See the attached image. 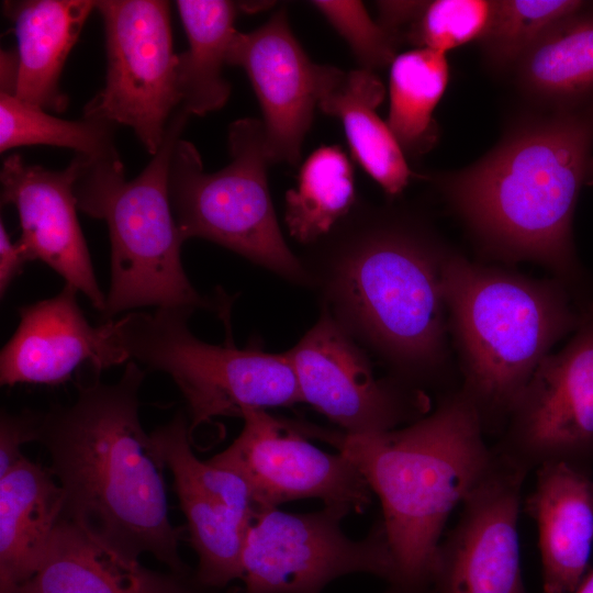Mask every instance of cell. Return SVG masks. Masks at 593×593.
<instances>
[{"label":"cell","instance_id":"cell-8","mask_svg":"<svg viewBox=\"0 0 593 593\" xmlns=\"http://www.w3.org/2000/svg\"><path fill=\"white\" fill-rule=\"evenodd\" d=\"M231 161L204 171L189 141L176 143L169 170V198L181 237L209 239L277 273L303 281V266L279 227L267 180L264 125L235 121L228 131Z\"/></svg>","mask_w":593,"mask_h":593},{"label":"cell","instance_id":"cell-31","mask_svg":"<svg viewBox=\"0 0 593 593\" xmlns=\"http://www.w3.org/2000/svg\"><path fill=\"white\" fill-rule=\"evenodd\" d=\"M329 24L348 43L360 69L374 72L392 64L396 41L367 12L361 1H311Z\"/></svg>","mask_w":593,"mask_h":593},{"label":"cell","instance_id":"cell-9","mask_svg":"<svg viewBox=\"0 0 593 593\" xmlns=\"http://www.w3.org/2000/svg\"><path fill=\"white\" fill-rule=\"evenodd\" d=\"M96 9L104 24L107 77L83 118L131 127L154 156L181 107L169 2L101 0Z\"/></svg>","mask_w":593,"mask_h":593},{"label":"cell","instance_id":"cell-34","mask_svg":"<svg viewBox=\"0 0 593 593\" xmlns=\"http://www.w3.org/2000/svg\"><path fill=\"white\" fill-rule=\"evenodd\" d=\"M19 57L16 51H1L0 93L14 96L18 82Z\"/></svg>","mask_w":593,"mask_h":593},{"label":"cell","instance_id":"cell-11","mask_svg":"<svg viewBox=\"0 0 593 593\" xmlns=\"http://www.w3.org/2000/svg\"><path fill=\"white\" fill-rule=\"evenodd\" d=\"M528 473L551 461L593 465V303L575 333L537 366L497 443Z\"/></svg>","mask_w":593,"mask_h":593},{"label":"cell","instance_id":"cell-23","mask_svg":"<svg viewBox=\"0 0 593 593\" xmlns=\"http://www.w3.org/2000/svg\"><path fill=\"white\" fill-rule=\"evenodd\" d=\"M384 86L374 72L318 65L317 107L337 118L353 157L389 195L400 194L412 171L388 124L377 113Z\"/></svg>","mask_w":593,"mask_h":593},{"label":"cell","instance_id":"cell-36","mask_svg":"<svg viewBox=\"0 0 593 593\" xmlns=\"http://www.w3.org/2000/svg\"><path fill=\"white\" fill-rule=\"evenodd\" d=\"M586 183H593V156L591 158L589 169H588Z\"/></svg>","mask_w":593,"mask_h":593},{"label":"cell","instance_id":"cell-3","mask_svg":"<svg viewBox=\"0 0 593 593\" xmlns=\"http://www.w3.org/2000/svg\"><path fill=\"white\" fill-rule=\"evenodd\" d=\"M346 456L381 503L379 521L393 561L385 593H434L445 525L491 466L475 406L457 389L403 428L354 435L300 423Z\"/></svg>","mask_w":593,"mask_h":593},{"label":"cell","instance_id":"cell-33","mask_svg":"<svg viewBox=\"0 0 593 593\" xmlns=\"http://www.w3.org/2000/svg\"><path fill=\"white\" fill-rule=\"evenodd\" d=\"M30 261L22 245L13 242L0 222V294L3 296L12 281L21 273L24 264Z\"/></svg>","mask_w":593,"mask_h":593},{"label":"cell","instance_id":"cell-6","mask_svg":"<svg viewBox=\"0 0 593 593\" xmlns=\"http://www.w3.org/2000/svg\"><path fill=\"white\" fill-rule=\"evenodd\" d=\"M189 113L172 114L159 150L134 179L121 159L88 160L75 183L77 208L107 223L111 246L105 320L143 306L214 309L198 293L181 260L183 238L169 198V170Z\"/></svg>","mask_w":593,"mask_h":593},{"label":"cell","instance_id":"cell-32","mask_svg":"<svg viewBox=\"0 0 593 593\" xmlns=\"http://www.w3.org/2000/svg\"><path fill=\"white\" fill-rule=\"evenodd\" d=\"M38 412L1 413L0 419V477L12 469L24 456L21 447L35 441Z\"/></svg>","mask_w":593,"mask_h":593},{"label":"cell","instance_id":"cell-14","mask_svg":"<svg viewBox=\"0 0 593 593\" xmlns=\"http://www.w3.org/2000/svg\"><path fill=\"white\" fill-rule=\"evenodd\" d=\"M187 521L189 541L198 556L195 577L220 590L242 578V552L258 511L247 482L235 471L202 461L191 448L188 415L178 412L150 433Z\"/></svg>","mask_w":593,"mask_h":593},{"label":"cell","instance_id":"cell-16","mask_svg":"<svg viewBox=\"0 0 593 593\" xmlns=\"http://www.w3.org/2000/svg\"><path fill=\"white\" fill-rule=\"evenodd\" d=\"M89 158L76 155L63 170L26 164L19 154L1 167V203L19 215L22 245L29 260H40L90 301L102 314L101 291L76 210L75 183Z\"/></svg>","mask_w":593,"mask_h":593},{"label":"cell","instance_id":"cell-17","mask_svg":"<svg viewBox=\"0 0 593 593\" xmlns=\"http://www.w3.org/2000/svg\"><path fill=\"white\" fill-rule=\"evenodd\" d=\"M226 63L243 68L254 88L270 163L296 165L317 107L318 65L293 35L286 10L254 31H237Z\"/></svg>","mask_w":593,"mask_h":593},{"label":"cell","instance_id":"cell-5","mask_svg":"<svg viewBox=\"0 0 593 593\" xmlns=\"http://www.w3.org/2000/svg\"><path fill=\"white\" fill-rule=\"evenodd\" d=\"M443 286L461 357L459 388L484 433L501 434L550 348L575 331L577 313L559 280H537L483 267L447 250Z\"/></svg>","mask_w":593,"mask_h":593},{"label":"cell","instance_id":"cell-25","mask_svg":"<svg viewBox=\"0 0 593 593\" xmlns=\"http://www.w3.org/2000/svg\"><path fill=\"white\" fill-rule=\"evenodd\" d=\"M176 7L188 41L177 64L181 108L202 116L222 109L231 94L222 69L239 7L227 0H178Z\"/></svg>","mask_w":593,"mask_h":593},{"label":"cell","instance_id":"cell-26","mask_svg":"<svg viewBox=\"0 0 593 593\" xmlns=\"http://www.w3.org/2000/svg\"><path fill=\"white\" fill-rule=\"evenodd\" d=\"M390 66L387 124L404 155H423L438 138L433 113L448 85L446 54L414 48L396 55Z\"/></svg>","mask_w":593,"mask_h":593},{"label":"cell","instance_id":"cell-1","mask_svg":"<svg viewBox=\"0 0 593 593\" xmlns=\"http://www.w3.org/2000/svg\"><path fill=\"white\" fill-rule=\"evenodd\" d=\"M144 378L130 360L114 383L98 376L80 383L72 403L38 413L35 441L63 489V518L128 556L149 553L189 575L179 552L184 528L169 519L167 467L139 419Z\"/></svg>","mask_w":593,"mask_h":593},{"label":"cell","instance_id":"cell-30","mask_svg":"<svg viewBox=\"0 0 593 593\" xmlns=\"http://www.w3.org/2000/svg\"><path fill=\"white\" fill-rule=\"evenodd\" d=\"M489 0H434L423 5L404 34L416 48L446 52L479 41L492 12Z\"/></svg>","mask_w":593,"mask_h":593},{"label":"cell","instance_id":"cell-2","mask_svg":"<svg viewBox=\"0 0 593 593\" xmlns=\"http://www.w3.org/2000/svg\"><path fill=\"white\" fill-rule=\"evenodd\" d=\"M592 148L593 104L522 119L481 159L433 180L488 253L570 279L572 220Z\"/></svg>","mask_w":593,"mask_h":593},{"label":"cell","instance_id":"cell-29","mask_svg":"<svg viewBox=\"0 0 593 593\" xmlns=\"http://www.w3.org/2000/svg\"><path fill=\"white\" fill-rule=\"evenodd\" d=\"M582 0H495L478 41L496 71L513 70L522 57L558 22L588 4Z\"/></svg>","mask_w":593,"mask_h":593},{"label":"cell","instance_id":"cell-15","mask_svg":"<svg viewBox=\"0 0 593 593\" xmlns=\"http://www.w3.org/2000/svg\"><path fill=\"white\" fill-rule=\"evenodd\" d=\"M493 452L462 500L456 526L440 541L434 593H527L517 524L528 472Z\"/></svg>","mask_w":593,"mask_h":593},{"label":"cell","instance_id":"cell-10","mask_svg":"<svg viewBox=\"0 0 593 593\" xmlns=\"http://www.w3.org/2000/svg\"><path fill=\"white\" fill-rule=\"evenodd\" d=\"M344 507L312 513L260 508L248 528L242 552V593H321L350 573L393 577L392 557L379 521L359 540L349 538Z\"/></svg>","mask_w":593,"mask_h":593},{"label":"cell","instance_id":"cell-21","mask_svg":"<svg viewBox=\"0 0 593 593\" xmlns=\"http://www.w3.org/2000/svg\"><path fill=\"white\" fill-rule=\"evenodd\" d=\"M2 8L18 41L14 97L45 111L64 112L68 98L59 88L61 70L96 1H4Z\"/></svg>","mask_w":593,"mask_h":593},{"label":"cell","instance_id":"cell-22","mask_svg":"<svg viewBox=\"0 0 593 593\" xmlns=\"http://www.w3.org/2000/svg\"><path fill=\"white\" fill-rule=\"evenodd\" d=\"M63 510L49 468L24 457L0 477V593H20L36 572Z\"/></svg>","mask_w":593,"mask_h":593},{"label":"cell","instance_id":"cell-13","mask_svg":"<svg viewBox=\"0 0 593 593\" xmlns=\"http://www.w3.org/2000/svg\"><path fill=\"white\" fill-rule=\"evenodd\" d=\"M288 354L301 401L347 434L388 432L427 415L424 392L396 379H377L365 353L328 312Z\"/></svg>","mask_w":593,"mask_h":593},{"label":"cell","instance_id":"cell-19","mask_svg":"<svg viewBox=\"0 0 593 593\" xmlns=\"http://www.w3.org/2000/svg\"><path fill=\"white\" fill-rule=\"evenodd\" d=\"M20 593H216L195 572L145 568L79 525L61 517L36 570Z\"/></svg>","mask_w":593,"mask_h":593},{"label":"cell","instance_id":"cell-12","mask_svg":"<svg viewBox=\"0 0 593 593\" xmlns=\"http://www.w3.org/2000/svg\"><path fill=\"white\" fill-rule=\"evenodd\" d=\"M240 418L239 435L210 461L238 473L258 510L306 499L350 513L370 505L372 492L355 465L340 452L315 447L298 422L267 410H246Z\"/></svg>","mask_w":593,"mask_h":593},{"label":"cell","instance_id":"cell-24","mask_svg":"<svg viewBox=\"0 0 593 593\" xmlns=\"http://www.w3.org/2000/svg\"><path fill=\"white\" fill-rule=\"evenodd\" d=\"M513 71L524 96L550 112L593 104V2L552 26Z\"/></svg>","mask_w":593,"mask_h":593},{"label":"cell","instance_id":"cell-20","mask_svg":"<svg viewBox=\"0 0 593 593\" xmlns=\"http://www.w3.org/2000/svg\"><path fill=\"white\" fill-rule=\"evenodd\" d=\"M524 512L538 526L542 593H573L593 546L592 467L551 461L536 469Z\"/></svg>","mask_w":593,"mask_h":593},{"label":"cell","instance_id":"cell-35","mask_svg":"<svg viewBox=\"0 0 593 593\" xmlns=\"http://www.w3.org/2000/svg\"><path fill=\"white\" fill-rule=\"evenodd\" d=\"M573 593H593V570L583 577Z\"/></svg>","mask_w":593,"mask_h":593},{"label":"cell","instance_id":"cell-28","mask_svg":"<svg viewBox=\"0 0 593 593\" xmlns=\"http://www.w3.org/2000/svg\"><path fill=\"white\" fill-rule=\"evenodd\" d=\"M115 124L94 118L68 121L0 93V150L49 145L70 148L91 161L121 159L114 143Z\"/></svg>","mask_w":593,"mask_h":593},{"label":"cell","instance_id":"cell-27","mask_svg":"<svg viewBox=\"0 0 593 593\" xmlns=\"http://www.w3.org/2000/svg\"><path fill=\"white\" fill-rule=\"evenodd\" d=\"M356 204L354 169L337 145L321 146L302 164L298 186L286 194L292 237L314 243L327 236Z\"/></svg>","mask_w":593,"mask_h":593},{"label":"cell","instance_id":"cell-7","mask_svg":"<svg viewBox=\"0 0 593 593\" xmlns=\"http://www.w3.org/2000/svg\"><path fill=\"white\" fill-rule=\"evenodd\" d=\"M191 313L156 309L113 320L128 359L168 374L178 387L187 403L191 435L215 417H242L246 410L302 402L288 353L204 343L188 327Z\"/></svg>","mask_w":593,"mask_h":593},{"label":"cell","instance_id":"cell-4","mask_svg":"<svg viewBox=\"0 0 593 593\" xmlns=\"http://www.w3.org/2000/svg\"><path fill=\"white\" fill-rule=\"evenodd\" d=\"M325 237L329 290L349 325L406 384L435 376L446 355L447 249L410 221L355 206Z\"/></svg>","mask_w":593,"mask_h":593},{"label":"cell","instance_id":"cell-18","mask_svg":"<svg viewBox=\"0 0 593 593\" xmlns=\"http://www.w3.org/2000/svg\"><path fill=\"white\" fill-rule=\"evenodd\" d=\"M77 292L65 284L53 298L19 307V325L0 354L2 385H57L86 366L100 373L130 361L113 320L92 326Z\"/></svg>","mask_w":593,"mask_h":593}]
</instances>
